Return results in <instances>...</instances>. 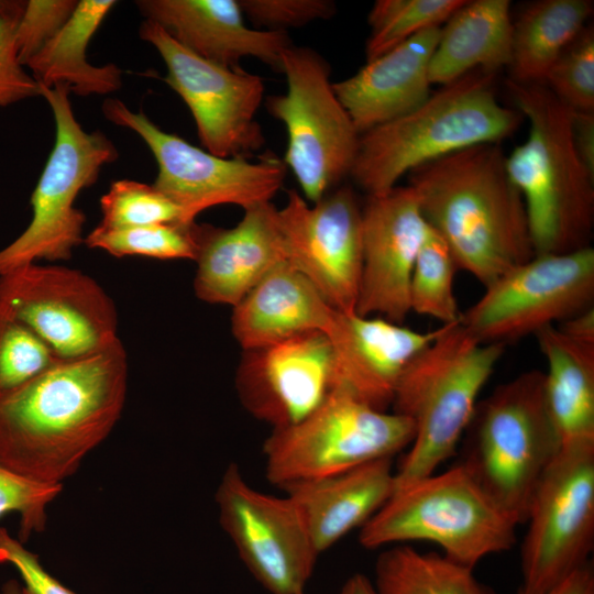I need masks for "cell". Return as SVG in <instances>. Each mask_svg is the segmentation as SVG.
Here are the masks:
<instances>
[{
    "label": "cell",
    "mask_w": 594,
    "mask_h": 594,
    "mask_svg": "<svg viewBox=\"0 0 594 594\" xmlns=\"http://www.w3.org/2000/svg\"><path fill=\"white\" fill-rule=\"evenodd\" d=\"M288 263L338 311L355 312L363 260L362 208L348 186L310 206L295 189L278 209Z\"/></svg>",
    "instance_id": "cell-17"
},
{
    "label": "cell",
    "mask_w": 594,
    "mask_h": 594,
    "mask_svg": "<svg viewBox=\"0 0 594 594\" xmlns=\"http://www.w3.org/2000/svg\"><path fill=\"white\" fill-rule=\"evenodd\" d=\"M299 510L321 554L345 535L362 528L395 492L392 459L283 487Z\"/></svg>",
    "instance_id": "cell-24"
},
{
    "label": "cell",
    "mask_w": 594,
    "mask_h": 594,
    "mask_svg": "<svg viewBox=\"0 0 594 594\" xmlns=\"http://www.w3.org/2000/svg\"><path fill=\"white\" fill-rule=\"evenodd\" d=\"M459 462L519 525L560 451L543 398V372L498 385L477 403Z\"/></svg>",
    "instance_id": "cell-6"
},
{
    "label": "cell",
    "mask_w": 594,
    "mask_h": 594,
    "mask_svg": "<svg viewBox=\"0 0 594 594\" xmlns=\"http://www.w3.org/2000/svg\"><path fill=\"white\" fill-rule=\"evenodd\" d=\"M300 594H305V592H304V593H300Z\"/></svg>",
    "instance_id": "cell-47"
},
{
    "label": "cell",
    "mask_w": 594,
    "mask_h": 594,
    "mask_svg": "<svg viewBox=\"0 0 594 594\" xmlns=\"http://www.w3.org/2000/svg\"><path fill=\"white\" fill-rule=\"evenodd\" d=\"M428 230L410 186L367 196L362 208L363 260L355 312L403 323L410 314L409 286Z\"/></svg>",
    "instance_id": "cell-19"
},
{
    "label": "cell",
    "mask_w": 594,
    "mask_h": 594,
    "mask_svg": "<svg viewBox=\"0 0 594 594\" xmlns=\"http://www.w3.org/2000/svg\"><path fill=\"white\" fill-rule=\"evenodd\" d=\"M0 594H22V585L18 580L10 579L1 586Z\"/></svg>",
    "instance_id": "cell-46"
},
{
    "label": "cell",
    "mask_w": 594,
    "mask_h": 594,
    "mask_svg": "<svg viewBox=\"0 0 594 594\" xmlns=\"http://www.w3.org/2000/svg\"><path fill=\"white\" fill-rule=\"evenodd\" d=\"M571 130L579 157L594 175V112L571 110Z\"/></svg>",
    "instance_id": "cell-42"
},
{
    "label": "cell",
    "mask_w": 594,
    "mask_h": 594,
    "mask_svg": "<svg viewBox=\"0 0 594 594\" xmlns=\"http://www.w3.org/2000/svg\"><path fill=\"white\" fill-rule=\"evenodd\" d=\"M330 72L318 52L292 44L282 54L286 91L265 99L267 112L286 129L283 162L311 202L349 176L361 135L334 92Z\"/></svg>",
    "instance_id": "cell-10"
},
{
    "label": "cell",
    "mask_w": 594,
    "mask_h": 594,
    "mask_svg": "<svg viewBox=\"0 0 594 594\" xmlns=\"http://www.w3.org/2000/svg\"><path fill=\"white\" fill-rule=\"evenodd\" d=\"M139 34L164 61V81L190 110L206 151L220 157L245 158L264 146V133L256 120L265 92L261 76L197 56L153 21L144 20Z\"/></svg>",
    "instance_id": "cell-15"
},
{
    "label": "cell",
    "mask_w": 594,
    "mask_h": 594,
    "mask_svg": "<svg viewBox=\"0 0 594 594\" xmlns=\"http://www.w3.org/2000/svg\"><path fill=\"white\" fill-rule=\"evenodd\" d=\"M517 525L458 463L396 490L360 528L359 541L371 550L429 541L449 560L474 569L515 544Z\"/></svg>",
    "instance_id": "cell-7"
},
{
    "label": "cell",
    "mask_w": 594,
    "mask_h": 594,
    "mask_svg": "<svg viewBox=\"0 0 594 594\" xmlns=\"http://www.w3.org/2000/svg\"><path fill=\"white\" fill-rule=\"evenodd\" d=\"M100 210L102 220L99 224L110 228L186 224L183 211L175 202L153 185L132 179L113 182L100 198Z\"/></svg>",
    "instance_id": "cell-34"
},
{
    "label": "cell",
    "mask_w": 594,
    "mask_h": 594,
    "mask_svg": "<svg viewBox=\"0 0 594 594\" xmlns=\"http://www.w3.org/2000/svg\"><path fill=\"white\" fill-rule=\"evenodd\" d=\"M439 33L440 26L427 29L332 84L360 134L409 113L428 99L432 92L429 65Z\"/></svg>",
    "instance_id": "cell-23"
},
{
    "label": "cell",
    "mask_w": 594,
    "mask_h": 594,
    "mask_svg": "<svg viewBox=\"0 0 594 594\" xmlns=\"http://www.w3.org/2000/svg\"><path fill=\"white\" fill-rule=\"evenodd\" d=\"M235 387L242 405L273 429L297 424L333 388V352L321 331L245 350Z\"/></svg>",
    "instance_id": "cell-18"
},
{
    "label": "cell",
    "mask_w": 594,
    "mask_h": 594,
    "mask_svg": "<svg viewBox=\"0 0 594 594\" xmlns=\"http://www.w3.org/2000/svg\"><path fill=\"white\" fill-rule=\"evenodd\" d=\"M543 84L570 110L594 112V32L586 26L550 68Z\"/></svg>",
    "instance_id": "cell-36"
},
{
    "label": "cell",
    "mask_w": 594,
    "mask_h": 594,
    "mask_svg": "<svg viewBox=\"0 0 594 594\" xmlns=\"http://www.w3.org/2000/svg\"><path fill=\"white\" fill-rule=\"evenodd\" d=\"M114 0H80L57 34L25 65L38 85H66L78 96L107 95L122 86V70L114 64L94 66L86 50Z\"/></svg>",
    "instance_id": "cell-28"
},
{
    "label": "cell",
    "mask_w": 594,
    "mask_h": 594,
    "mask_svg": "<svg viewBox=\"0 0 594 594\" xmlns=\"http://www.w3.org/2000/svg\"><path fill=\"white\" fill-rule=\"evenodd\" d=\"M547 361L543 398L560 448L594 443V342L557 326L535 334Z\"/></svg>",
    "instance_id": "cell-26"
},
{
    "label": "cell",
    "mask_w": 594,
    "mask_h": 594,
    "mask_svg": "<svg viewBox=\"0 0 594 594\" xmlns=\"http://www.w3.org/2000/svg\"><path fill=\"white\" fill-rule=\"evenodd\" d=\"M194 223H161L129 228L98 224L84 243L117 257L140 255L158 260H191L197 256Z\"/></svg>",
    "instance_id": "cell-33"
},
{
    "label": "cell",
    "mask_w": 594,
    "mask_h": 594,
    "mask_svg": "<svg viewBox=\"0 0 594 594\" xmlns=\"http://www.w3.org/2000/svg\"><path fill=\"white\" fill-rule=\"evenodd\" d=\"M62 490V484L38 483L0 465V518L11 512L19 514L18 539L24 543L45 529L47 506Z\"/></svg>",
    "instance_id": "cell-37"
},
{
    "label": "cell",
    "mask_w": 594,
    "mask_h": 594,
    "mask_svg": "<svg viewBox=\"0 0 594 594\" xmlns=\"http://www.w3.org/2000/svg\"><path fill=\"white\" fill-rule=\"evenodd\" d=\"M219 522L249 572L270 594H300L319 552L288 496L252 487L230 464L216 491Z\"/></svg>",
    "instance_id": "cell-16"
},
{
    "label": "cell",
    "mask_w": 594,
    "mask_h": 594,
    "mask_svg": "<svg viewBox=\"0 0 594 594\" xmlns=\"http://www.w3.org/2000/svg\"><path fill=\"white\" fill-rule=\"evenodd\" d=\"M57 361L32 329L0 308V396L24 385Z\"/></svg>",
    "instance_id": "cell-35"
},
{
    "label": "cell",
    "mask_w": 594,
    "mask_h": 594,
    "mask_svg": "<svg viewBox=\"0 0 594 594\" xmlns=\"http://www.w3.org/2000/svg\"><path fill=\"white\" fill-rule=\"evenodd\" d=\"M0 563L13 565L19 572L22 594H76L42 565L38 556L0 527Z\"/></svg>",
    "instance_id": "cell-41"
},
{
    "label": "cell",
    "mask_w": 594,
    "mask_h": 594,
    "mask_svg": "<svg viewBox=\"0 0 594 594\" xmlns=\"http://www.w3.org/2000/svg\"><path fill=\"white\" fill-rule=\"evenodd\" d=\"M506 86L529 122L526 141L506 155V168L524 198L535 254L590 246L594 175L574 147L571 110L544 84L508 79Z\"/></svg>",
    "instance_id": "cell-3"
},
{
    "label": "cell",
    "mask_w": 594,
    "mask_h": 594,
    "mask_svg": "<svg viewBox=\"0 0 594 594\" xmlns=\"http://www.w3.org/2000/svg\"><path fill=\"white\" fill-rule=\"evenodd\" d=\"M196 296L237 306L266 275L287 263L278 209L264 202L244 210L233 228L194 223Z\"/></svg>",
    "instance_id": "cell-21"
},
{
    "label": "cell",
    "mask_w": 594,
    "mask_h": 594,
    "mask_svg": "<svg viewBox=\"0 0 594 594\" xmlns=\"http://www.w3.org/2000/svg\"><path fill=\"white\" fill-rule=\"evenodd\" d=\"M101 109L108 121L132 130L148 146L158 166L153 186L182 209L186 224L215 206L237 205L245 210L272 201L283 187L288 169L275 154L257 162L220 157L163 131L119 99H107Z\"/></svg>",
    "instance_id": "cell-11"
},
{
    "label": "cell",
    "mask_w": 594,
    "mask_h": 594,
    "mask_svg": "<svg viewBox=\"0 0 594 594\" xmlns=\"http://www.w3.org/2000/svg\"><path fill=\"white\" fill-rule=\"evenodd\" d=\"M373 584L377 594H495L473 569L407 544L391 546L377 557Z\"/></svg>",
    "instance_id": "cell-30"
},
{
    "label": "cell",
    "mask_w": 594,
    "mask_h": 594,
    "mask_svg": "<svg viewBox=\"0 0 594 594\" xmlns=\"http://www.w3.org/2000/svg\"><path fill=\"white\" fill-rule=\"evenodd\" d=\"M421 213L450 249L458 268L484 287L530 260L535 250L524 198L501 143H482L408 173Z\"/></svg>",
    "instance_id": "cell-2"
},
{
    "label": "cell",
    "mask_w": 594,
    "mask_h": 594,
    "mask_svg": "<svg viewBox=\"0 0 594 594\" xmlns=\"http://www.w3.org/2000/svg\"><path fill=\"white\" fill-rule=\"evenodd\" d=\"M465 0H377L367 24L366 62L396 47L416 34L441 26Z\"/></svg>",
    "instance_id": "cell-32"
},
{
    "label": "cell",
    "mask_w": 594,
    "mask_h": 594,
    "mask_svg": "<svg viewBox=\"0 0 594 594\" xmlns=\"http://www.w3.org/2000/svg\"><path fill=\"white\" fill-rule=\"evenodd\" d=\"M255 26L272 31L300 28L317 20L330 19L336 4L330 0H238Z\"/></svg>",
    "instance_id": "cell-39"
},
{
    "label": "cell",
    "mask_w": 594,
    "mask_h": 594,
    "mask_svg": "<svg viewBox=\"0 0 594 594\" xmlns=\"http://www.w3.org/2000/svg\"><path fill=\"white\" fill-rule=\"evenodd\" d=\"M338 594H377L373 581L362 573H354L345 580Z\"/></svg>",
    "instance_id": "cell-44"
},
{
    "label": "cell",
    "mask_w": 594,
    "mask_h": 594,
    "mask_svg": "<svg viewBox=\"0 0 594 594\" xmlns=\"http://www.w3.org/2000/svg\"><path fill=\"white\" fill-rule=\"evenodd\" d=\"M455 260L443 239L428 226L418 251L409 286L410 312L431 317L441 324L461 322L454 295Z\"/></svg>",
    "instance_id": "cell-31"
},
{
    "label": "cell",
    "mask_w": 594,
    "mask_h": 594,
    "mask_svg": "<svg viewBox=\"0 0 594 594\" xmlns=\"http://www.w3.org/2000/svg\"><path fill=\"white\" fill-rule=\"evenodd\" d=\"M0 308L58 360L89 356L120 340L111 297L92 277L64 265L31 263L1 275Z\"/></svg>",
    "instance_id": "cell-14"
},
{
    "label": "cell",
    "mask_w": 594,
    "mask_h": 594,
    "mask_svg": "<svg viewBox=\"0 0 594 594\" xmlns=\"http://www.w3.org/2000/svg\"><path fill=\"white\" fill-rule=\"evenodd\" d=\"M512 36L509 0H465L440 26L429 65L431 85H447L475 69L508 67Z\"/></svg>",
    "instance_id": "cell-27"
},
{
    "label": "cell",
    "mask_w": 594,
    "mask_h": 594,
    "mask_svg": "<svg viewBox=\"0 0 594 594\" xmlns=\"http://www.w3.org/2000/svg\"><path fill=\"white\" fill-rule=\"evenodd\" d=\"M591 0H538L513 22L510 80L543 84L550 68L579 37L593 13Z\"/></svg>",
    "instance_id": "cell-29"
},
{
    "label": "cell",
    "mask_w": 594,
    "mask_h": 594,
    "mask_svg": "<svg viewBox=\"0 0 594 594\" xmlns=\"http://www.w3.org/2000/svg\"><path fill=\"white\" fill-rule=\"evenodd\" d=\"M414 435L407 417L380 410L333 388L307 417L273 429L263 444L265 474L271 484L282 488L338 474L392 459L410 446Z\"/></svg>",
    "instance_id": "cell-9"
},
{
    "label": "cell",
    "mask_w": 594,
    "mask_h": 594,
    "mask_svg": "<svg viewBox=\"0 0 594 594\" xmlns=\"http://www.w3.org/2000/svg\"><path fill=\"white\" fill-rule=\"evenodd\" d=\"M135 6L183 47L226 67L253 57L280 73L282 54L292 45L285 31L249 28L238 0H139Z\"/></svg>",
    "instance_id": "cell-22"
},
{
    "label": "cell",
    "mask_w": 594,
    "mask_h": 594,
    "mask_svg": "<svg viewBox=\"0 0 594 594\" xmlns=\"http://www.w3.org/2000/svg\"><path fill=\"white\" fill-rule=\"evenodd\" d=\"M518 594H525L518 591ZM539 594H594V570L587 562L552 588Z\"/></svg>",
    "instance_id": "cell-43"
},
{
    "label": "cell",
    "mask_w": 594,
    "mask_h": 594,
    "mask_svg": "<svg viewBox=\"0 0 594 594\" xmlns=\"http://www.w3.org/2000/svg\"><path fill=\"white\" fill-rule=\"evenodd\" d=\"M24 1L0 0V12L21 14L24 9Z\"/></svg>",
    "instance_id": "cell-45"
},
{
    "label": "cell",
    "mask_w": 594,
    "mask_h": 594,
    "mask_svg": "<svg viewBox=\"0 0 594 594\" xmlns=\"http://www.w3.org/2000/svg\"><path fill=\"white\" fill-rule=\"evenodd\" d=\"M38 91L54 116L55 142L31 195V222L0 250V276L40 260L68 261L85 240L86 216L75 201L82 189L97 182L101 168L119 157L105 133L86 132L79 124L68 86L38 85Z\"/></svg>",
    "instance_id": "cell-8"
},
{
    "label": "cell",
    "mask_w": 594,
    "mask_h": 594,
    "mask_svg": "<svg viewBox=\"0 0 594 594\" xmlns=\"http://www.w3.org/2000/svg\"><path fill=\"white\" fill-rule=\"evenodd\" d=\"M504 350L503 344L481 342L458 322L443 324L410 361L391 406L415 429L410 449L395 471V491L433 474L457 453Z\"/></svg>",
    "instance_id": "cell-5"
},
{
    "label": "cell",
    "mask_w": 594,
    "mask_h": 594,
    "mask_svg": "<svg viewBox=\"0 0 594 594\" xmlns=\"http://www.w3.org/2000/svg\"><path fill=\"white\" fill-rule=\"evenodd\" d=\"M77 0H29L15 26V46L25 66L65 25Z\"/></svg>",
    "instance_id": "cell-38"
},
{
    "label": "cell",
    "mask_w": 594,
    "mask_h": 594,
    "mask_svg": "<svg viewBox=\"0 0 594 594\" xmlns=\"http://www.w3.org/2000/svg\"><path fill=\"white\" fill-rule=\"evenodd\" d=\"M526 521L522 593H543L590 562L594 544V443L560 448L540 481Z\"/></svg>",
    "instance_id": "cell-13"
},
{
    "label": "cell",
    "mask_w": 594,
    "mask_h": 594,
    "mask_svg": "<svg viewBox=\"0 0 594 594\" xmlns=\"http://www.w3.org/2000/svg\"><path fill=\"white\" fill-rule=\"evenodd\" d=\"M594 249L535 254L484 287L461 323L481 342L506 345L593 307Z\"/></svg>",
    "instance_id": "cell-12"
},
{
    "label": "cell",
    "mask_w": 594,
    "mask_h": 594,
    "mask_svg": "<svg viewBox=\"0 0 594 594\" xmlns=\"http://www.w3.org/2000/svg\"><path fill=\"white\" fill-rule=\"evenodd\" d=\"M442 328L418 331L381 317L334 310L324 331L333 352V388L387 410L404 371Z\"/></svg>",
    "instance_id": "cell-20"
},
{
    "label": "cell",
    "mask_w": 594,
    "mask_h": 594,
    "mask_svg": "<svg viewBox=\"0 0 594 594\" xmlns=\"http://www.w3.org/2000/svg\"><path fill=\"white\" fill-rule=\"evenodd\" d=\"M128 373L118 340L99 353L59 360L0 396V465L38 483L63 485L120 419Z\"/></svg>",
    "instance_id": "cell-1"
},
{
    "label": "cell",
    "mask_w": 594,
    "mask_h": 594,
    "mask_svg": "<svg viewBox=\"0 0 594 594\" xmlns=\"http://www.w3.org/2000/svg\"><path fill=\"white\" fill-rule=\"evenodd\" d=\"M334 310L287 262L233 307L232 333L244 351L262 348L305 332H324Z\"/></svg>",
    "instance_id": "cell-25"
},
{
    "label": "cell",
    "mask_w": 594,
    "mask_h": 594,
    "mask_svg": "<svg viewBox=\"0 0 594 594\" xmlns=\"http://www.w3.org/2000/svg\"><path fill=\"white\" fill-rule=\"evenodd\" d=\"M20 16L0 12V108L40 96L37 81L18 57L15 26Z\"/></svg>",
    "instance_id": "cell-40"
},
{
    "label": "cell",
    "mask_w": 594,
    "mask_h": 594,
    "mask_svg": "<svg viewBox=\"0 0 594 594\" xmlns=\"http://www.w3.org/2000/svg\"><path fill=\"white\" fill-rule=\"evenodd\" d=\"M494 75L472 70L409 113L362 133L349 176L367 196L380 195L426 163L513 135L524 117L498 101Z\"/></svg>",
    "instance_id": "cell-4"
}]
</instances>
